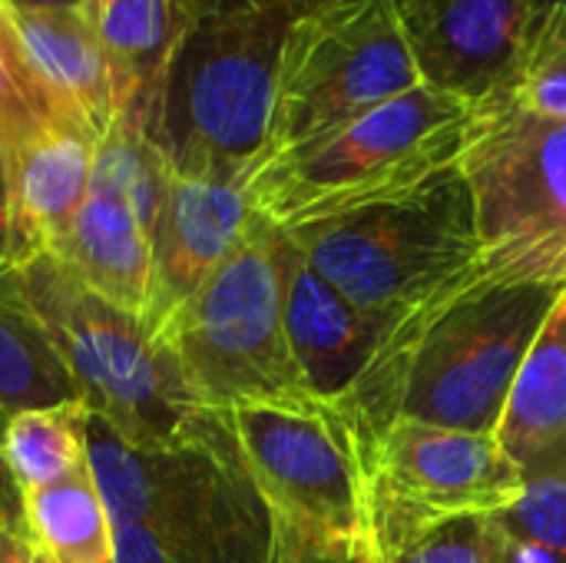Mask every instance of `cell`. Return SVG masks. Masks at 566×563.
I'll return each instance as SVG.
<instances>
[{
	"instance_id": "6da1fadb",
	"label": "cell",
	"mask_w": 566,
	"mask_h": 563,
	"mask_svg": "<svg viewBox=\"0 0 566 563\" xmlns=\"http://www.w3.org/2000/svg\"><path fill=\"white\" fill-rule=\"evenodd\" d=\"M308 3L315 0L189 7L143 123L172 176L249 183L269 153L285 33Z\"/></svg>"
},
{
	"instance_id": "7a4b0ae2",
	"label": "cell",
	"mask_w": 566,
	"mask_h": 563,
	"mask_svg": "<svg viewBox=\"0 0 566 563\" xmlns=\"http://www.w3.org/2000/svg\"><path fill=\"white\" fill-rule=\"evenodd\" d=\"M86 458L113 528H146L169 563L272 557V514L226 411L209 408L182 438L163 445H133L90 415Z\"/></svg>"
},
{
	"instance_id": "3957f363",
	"label": "cell",
	"mask_w": 566,
	"mask_h": 563,
	"mask_svg": "<svg viewBox=\"0 0 566 563\" xmlns=\"http://www.w3.org/2000/svg\"><path fill=\"white\" fill-rule=\"evenodd\" d=\"M474 103L421 83L358 119L255 166L245 189L262 219L295 229L408 196L461 163Z\"/></svg>"
},
{
	"instance_id": "277c9868",
	"label": "cell",
	"mask_w": 566,
	"mask_h": 563,
	"mask_svg": "<svg viewBox=\"0 0 566 563\" xmlns=\"http://www.w3.org/2000/svg\"><path fill=\"white\" fill-rule=\"evenodd\" d=\"M285 232L348 302L391 322L488 275L458 166L408 196Z\"/></svg>"
},
{
	"instance_id": "5b68a950",
	"label": "cell",
	"mask_w": 566,
	"mask_h": 563,
	"mask_svg": "<svg viewBox=\"0 0 566 563\" xmlns=\"http://www.w3.org/2000/svg\"><path fill=\"white\" fill-rule=\"evenodd\" d=\"M20 269V285L60 352L80 405L133 445L182 438L209 408L192 395L176 355L139 315L86 289L56 256Z\"/></svg>"
},
{
	"instance_id": "8992f818",
	"label": "cell",
	"mask_w": 566,
	"mask_h": 563,
	"mask_svg": "<svg viewBox=\"0 0 566 563\" xmlns=\"http://www.w3.org/2000/svg\"><path fill=\"white\" fill-rule=\"evenodd\" d=\"M285 229L255 212L232 256L159 332L199 405L232 411L315 402L285 335Z\"/></svg>"
},
{
	"instance_id": "52a82bcc",
	"label": "cell",
	"mask_w": 566,
	"mask_h": 563,
	"mask_svg": "<svg viewBox=\"0 0 566 563\" xmlns=\"http://www.w3.org/2000/svg\"><path fill=\"white\" fill-rule=\"evenodd\" d=\"M494 282L566 289V119L537 116L504 90L474 106L458 163Z\"/></svg>"
},
{
	"instance_id": "ba28073f",
	"label": "cell",
	"mask_w": 566,
	"mask_h": 563,
	"mask_svg": "<svg viewBox=\"0 0 566 563\" xmlns=\"http://www.w3.org/2000/svg\"><path fill=\"white\" fill-rule=\"evenodd\" d=\"M560 292L484 275L441 302L411 352L401 418L497 435L521 365Z\"/></svg>"
},
{
	"instance_id": "9c48e42d",
	"label": "cell",
	"mask_w": 566,
	"mask_h": 563,
	"mask_svg": "<svg viewBox=\"0 0 566 563\" xmlns=\"http://www.w3.org/2000/svg\"><path fill=\"white\" fill-rule=\"evenodd\" d=\"M421 83L391 0H315L285 33L265 159L305 146Z\"/></svg>"
},
{
	"instance_id": "30bf717a",
	"label": "cell",
	"mask_w": 566,
	"mask_h": 563,
	"mask_svg": "<svg viewBox=\"0 0 566 563\" xmlns=\"http://www.w3.org/2000/svg\"><path fill=\"white\" fill-rule=\"evenodd\" d=\"M368 524L378 554L464 514H504L527 488L497 435L395 421L365 458Z\"/></svg>"
},
{
	"instance_id": "8fae6325",
	"label": "cell",
	"mask_w": 566,
	"mask_h": 563,
	"mask_svg": "<svg viewBox=\"0 0 566 563\" xmlns=\"http://www.w3.org/2000/svg\"><path fill=\"white\" fill-rule=\"evenodd\" d=\"M272 518L332 534H371L368 478L352 428L318 402L226 411Z\"/></svg>"
},
{
	"instance_id": "7c38bea8",
	"label": "cell",
	"mask_w": 566,
	"mask_h": 563,
	"mask_svg": "<svg viewBox=\"0 0 566 563\" xmlns=\"http://www.w3.org/2000/svg\"><path fill=\"white\" fill-rule=\"evenodd\" d=\"M0 60L40 119L70 123L96 143L126 116L139 123L133 83L80 10H27L0 0Z\"/></svg>"
},
{
	"instance_id": "4fadbf2b",
	"label": "cell",
	"mask_w": 566,
	"mask_h": 563,
	"mask_svg": "<svg viewBox=\"0 0 566 563\" xmlns=\"http://www.w3.org/2000/svg\"><path fill=\"white\" fill-rule=\"evenodd\" d=\"M391 332V319L371 315L348 302L332 282H325L308 265V259L289 239L285 335L308 398L332 408L345 421L348 408L371 378L381 352L388 348Z\"/></svg>"
},
{
	"instance_id": "5bb4252c",
	"label": "cell",
	"mask_w": 566,
	"mask_h": 563,
	"mask_svg": "<svg viewBox=\"0 0 566 563\" xmlns=\"http://www.w3.org/2000/svg\"><path fill=\"white\" fill-rule=\"evenodd\" d=\"M421 80L474 106L507 86L537 0H391Z\"/></svg>"
},
{
	"instance_id": "9a60e30c",
	"label": "cell",
	"mask_w": 566,
	"mask_h": 563,
	"mask_svg": "<svg viewBox=\"0 0 566 563\" xmlns=\"http://www.w3.org/2000/svg\"><path fill=\"white\" fill-rule=\"evenodd\" d=\"M255 219L245 183L186 179L172 176L166 206L149 236L153 275L143 325L149 335L169 325V319L202 289V282L232 256Z\"/></svg>"
},
{
	"instance_id": "2e32d148",
	"label": "cell",
	"mask_w": 566,
	"mask_h": 563,
	"mask_svg": "<svg viewBox=\"0 0 566 563\" xmlns=\"http://www.w3.org/2000/svg\"><path fill=\"white\" fill-rule=\"evenodd\" d=\"M10 262L56 256L90 196L96 139L70 123L40 119L3 143Z\"/></svg>"
},
{
	"instance_id": "e0dca14e",
	"label": "cell",
	"mask_w": 566,
	"mask_h": 563,
	"mask_svg": "<svg viewBox=\"0 0 566 563\" xmlns=\"http://www.w3.org/2000/svg\"><path fill=\"white\" fill-rule=\"evenodd\" d=\"M497 441L527 481L566 475V289L521 365Z\"/></svg>"
},
{
	"instance_id": "ac0fdd59",
	"label": "cell",
	"mask_w": 566,
	"mask_h": 563,
	"mask_svg": "<svg viewBox=\"0 0 566 563\" xmlns=\"http://www.w3.org/2000/svg\"><path fill=\"white\" fill-rule=\"evenodd\" d=\"M56 259L86 289L143 319L149 302L153 246L129 206L90 192Z\"/></svg>"
},
{
	"instance_id": "d6986e66",
	"label": "cell",
	"mask_w": 566,
	"mask_h": 563,
	"mask_svg": "<svg viewBox=\"0 0 566 563\" xmlns=\"http://www.w3.org/2000/svg\"><path fill=\"white\" fill-rule=\"evenodd\" d=\"M63 402H80L76 385L23 295L20 269L0 262V411L17 415Z\"/></svg>"
},
{
	"instance_id": "ffe728a7",
	"label": "cell",
	"mask_w": 566,
	"mask_h": 563,
	"mask_svg": "<svg viewBox=\"0 0 566 563\" xmlns=\"http://www.w3.org/2000/svg\"><path fill=\"white\" fill-rule=\"evenodd\" d=\"M83 20L136 90L146 123L159 76L189 23V0H83Z\"/></svg>"
},
{
	"instance_id": "44dd1931",
	"label": "cell",
	"mask_w": 566,
	"mask_h": 563,
	"mask_svg": "<svg viewBox=\"0 0 566 563\" xmlns=\"http://www.w3.org/2000/svg\"><path fill=\"white\" fill-rule=\"evenodd\" d=\"M23 528L50 563H113V521L90 465L50 488L23 491Z\"/></svg>"
},
{
	"instance_id": "7402d4cb",
	"label": "cell",
	"mask_w": 566,
	"mask_h": 563,
	"mask_svg": "<svg viewBox=\"0 0 566 563\" xmlns=\"http://www.w3.org/2000/svg\"><path fill=\"white\" fill-rule=\"evenodd\" d=\"M86 421H90V411L80 402L27 408V411L10 415L3 428L0 455L20 494L50 488L90 465Z\"/></svg>"
},
{
	"instance_id": "603a6c76",
	"label": "cell",
	"mask_w": 566,
	"mask_h": 563,
	"mask_svg": "<svg viewBox=\"0 0 566 563\" xmlns=\"http://www.w3.org/2000/svg\"><path fill=\"white\" fill-rule=\"evenodd\" d=\"M169 179L172 173L159 156V149L149 143L143 123L126 116L96 143L90 192L113 196L123 206H129V212L139 219L146 236H153L159 222Z\"/></svg>"
},
{
	"instance_id": "cb8c5ba5",
	"label": "cell",
	"mask_w": 566,
	"mask_h": 563,
	"mask_svg": "<svg viewBox=\"0 0 566 563\" xmlns=\"http://www.w3.org/2000/svg\"><path fill=\"white\" fill-rule=\"evenodd\" d=\"M504 93L551 119H566V3L537 7Z\"/></svg>"
},
{
	"instance_id": "d4e9b609",
	"label": "cell",
	"mask_w": 566,
	"mask_h": 563,
	"mask_svg": "<svg viewBox=\"0 0 566 563\" xmlns=\"http://www.w3.org/2000/svg\"><path fill=\"white\" fill-rule=\"evenodd\" d=\"M507 538L494 514H464L441 521L401 548L385 554V563H497Z\"/></svg>"
},
{
	"instance_id": "484cf974",
	"label": "cell",
	"mask_w": 566,
	"mask_h": 563,
	"mask_svg": "<svg viewBox=\"0 0 566 563\" xmlns=\"http://www.w3.org/2000/svg\"><path fill=\"white\" fill-rule=\"evenodd\" d=\"M494 518L507 541L537 544L566 557V475L527 481L521 501Z\"/></svg>"
},
{
	"instance_id": "4316f807",
	"label": "cell",
	"mask_w": 566,
	"mask_h": 563,
	"mask_svg": "<svg viewBox=\"0 0 566 563\" xmlns=\"http://www.w3.org/2000/svg\"><path fill=\"white\" fill-rule=\"evenodd\" d=\"M269 563H385L371 534H332L322 528L272 518Z\"/></svg>"
},
{
	"instance_id": "83f0119b",
	"label": "cell",
	"mask_w": 566,
	"mask_h": 563,
	"mask_svg": "<svg viewBox=\"0 0 566 563\" xmlns=\"http://www.w3.org/2000/svg\"><path fill=\"white\" fill-rule=\"evenodd\" d=\"M33 123H40V116L23 103V96H20L17 83L10 80L7 63L0 60V139L7 143L10 136L23 133V129H27V126H33Z\"/></svg>"
},
{
	"instance_id": "f1b7e54d",
	"label": "cell",
	"mask_w": 566,
	"mask_h": 563,
	"mask_svg": "<svg viewBox=\"0 0 566 563\" xmlns=\"http://www.w3.org/2000/svg\"><path fill=\"white\" fill-rule=\"evenodd\" d=\"M7 421H10V415L0 411V441H3ZM0 524L10 528V531L27 534V528H23V494H20V488H17V481H13V475H10L3 455H0Z\"/></svg>"
},
{
	"instance_id": "f546056e",
	"label": "cell",
	"mask_w": 566,
	"mask_h": 563,
	"mask_svg": "<svg viewBox=\"0 0 566 563\" xmlns=\"http://www.w3.org/2000/svg\"><path fill=\"white\" fill-rule=\"evenodd\" d=\"M0 563H33V548L27 534L0 524Z\"/></svg>"
},
{
	"instance_id": "4dcf8cb0",
	"label": "cell",
	"mask_w": 566,
	"mask_h": 563,
	"mask_svg": "<svg viewBox=\"0 0 566 563\" xmlns=\"http://www.w3.org/2000/svg\"><path fill=\"white\" fill-rule=\"evenodd\" d=\"M17 7H27V10H80L83 0H10Z\"/></svg>"
},
{
	"instance_id": "1f68e13d",
	"label": "cell",
	"mask_w": 566,
	"mask_h": 563,
	"mask_svg": "<svg viewBox=\"0 0 566 563\" xmlns=\"http://www.w3.org/2000/svg\"><path fill=\"white\" fill-rule=\"evenodd\" d=\"M0 262H10V219L0 206Z\"/></svg>"
},
{
	"instance_id": "d6a6232c",
	"label": "cell",
	"mask_w": 566,
	"mask_h": 563,
	"mask_svg": "<svg viewBox=\"0 0 566 563\" xmlns=\"http://www.w3.org/2000/svg\"><path fill=\"white\" fill-rule=\"evenodd\" d=\"M0 206L7 209V149H3V139H0Z\"/></svg>"
},
{
	"instance_id": "836d02e7",
	"label": "cell",
	"mask_w": 566,
	"mask_h": 563,
	"mask_svg": "<svg viewBox=\"0 0 566 563\" xmlns=\"http://www.w3.org/2000/svg\"><path fill=\"white\" fill-rule=\"evenodd\" d=\"M497 563H517V557H514V548H511V541H507V548H504V554H501V561Z\"/></svg>"
},
{
	"instance_id": "e575fe53",
	"label": "cell",
	"mask_w": 566,
	"mask_h": 563,
	"mask_svg": "<svg viewBox=\"0 0 566 563\" xmlns=\"http://www.w3.org/2000/svg\"><path fill=\"white\" fill-rule=\"evenodd\" d=\"M202 3H219V0H189V7H202Z\"/></svg>"
},
{
	"instance_id": "d590c367",
	"label": "cell",
	"mask_w": 566,
	"mask_h": 563,
	"mask_svg": "<svg viewBox=\"0 0 566 563\" xmlns=\"http://www.w3.org/2000/svg\"><path fill=\"white\" fill-rule=\"evenodd\" d=\"M544 3H566V0H537V7H544Z\"/></svg>"
},
{
	"instance_id": "8d00e7d4",
	"label": "cell",
	"mask_w": 566,
	"mask_h": 563,
	"mask_svg": "<svg viewBox=\"0 0 566 563\" xmlns=\"http://www.w3.org/2000/svg\"><path fill=\"white\" fill-rule=\"evenodd\" d=\"M33 563H50V561H46V557H40V554L33 551Z\"/></svg>"
}]
</instances>
